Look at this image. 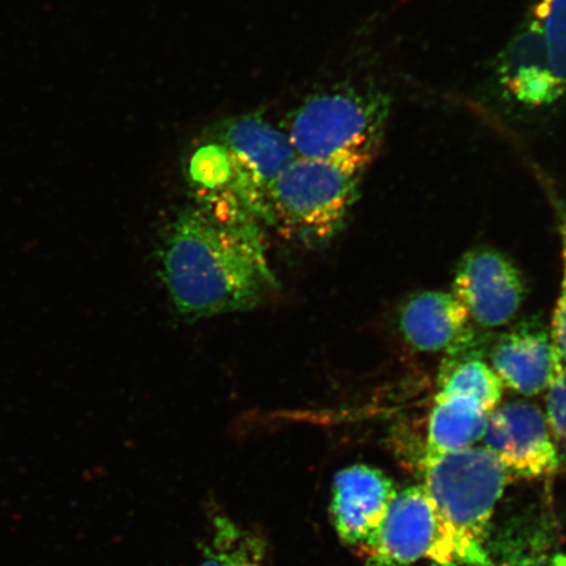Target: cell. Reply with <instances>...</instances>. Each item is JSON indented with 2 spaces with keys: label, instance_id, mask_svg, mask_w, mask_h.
<instances>
[{
  "label": "cell",
  "instance_id": "1",
  "mask_svg": "<svg viewBox=\"0 0 566 566\" xmlns=\"http://www.w3.org/2000/svg\"><path fill=\"white\" fill-rule=\"evenodd\" d=\"M160 279L190 321L244 313L279 289L260 221L229 198H198L176 212L159 245Z\"/></svg>",
  "mask_w": 566,
  "mask_h": 566
},
{
  "label": "cell",
  "instance_id": "2",
  "mask_svg": "<svg viewBox=\"0 0 566 566\" xmlns=\"http://www.w3.org/2000/svg\"><path fill=\"white\" fill-rule=\"evenodd\" d=\"M509 473L490 450L472 448L423 459V488L437 520L431 562L484 566L488 527L504 494Z\"/></svg>",
  "mask_w": 566,
  "mask_h": 566
},
{
  "label": "cell",
  "instance_id": "3",
  "mask_svg": "<svg viewBox=\"0 0 566 566\" xmlns=\"http://www.w3.org/2000/svg\"><path fill=\"white\" fill-rule=\"evenodd\" d=\"M371 163L296 157L268 188L259 221L302 245H324L343 230Z\"/></svg>",
  "mask_w": 566,
  "mask_h": 566
},
{
  "label": "cell",
  "instance_id": "4",
  "mask_svg": "<svg viewBox=\"0 0 566 566\" xmlns=\"http://www.w3.org/2000/svg\"><path fill=\"white\" fill-rule=\"evenodd\" d=\"M389 109V96L379 88L337 86L304 98L281 127L296 157L374 160L385 138Z\"/></svg>",
  "mask_w": 566,
  "mask_h": 566
},
{
  "label": "cell",
  "instance_id": "5",
  "mask_svg": "<svg viewBox=\"0 0 566 566\" xmlns=\"http://www.w3.org/2000/svg\"><path fill=\"white\" fill-rule=\"evenodd\" d=\"M207 136L228 148L237 169L240 201L259 219L268 188L296 158L287 134L250 113L222 119Z\"/></svg>",
  "mask_w": 566,
  "mask_h": 566
},
{
  "label": "cell",
  "instance_id": "6",
  "mask_svg": "<svg viewBox=\"0 0 566 566\" xmlns=\"http://www.w3.org/2000/svg\"><path fill=\"white\" fill-rule=\"evenodd\" d=\"M452 294L483 329L511 323L526 296V283L511 259L491 247L467 252L457 266Z\"/></svg>",
  "mask_w": 566,
  "mask_h": 566
},
{
  "label": "cell",
  "instance_id": "7",
  "mask_svg": "<svg viewBox=\"0 0 566 566\" xmlns=\"http://www.w3.org/2000/svg\"><path fill=\"white\" fill-rule=\"evenodd\" d=\"M399 491L385 472L354 464L332 484L331 518L344 546L369 555L377 547Z\"/></svg>",
  "mask_w": 566,
  "mask_h": 566
},
{
  "label": "cell",
  "instance_id": "8",
  "mask_svg": "<svg viewBox=\"0 0 566 566\" xmlns=\"http://www.w3.org/2000/svg\"><path fill=\"white\" fill-rule=\"evenodd\" d=\"M481 440L515 476H547L560 465L547 417L530 402L514 401L494 408Z\"/></svg>",
  "mask_w": 566,
  "mask_h": 566
},
{
  "label": "cell",
  "instance_id": "9",
  "mask_svg": "<svg viewBox=\"0 0 566 566\" xmlns=\"http://www.w3.org/2000/svg\"><path fill=\"white\" fill-rule=\"evenodd\" d=\"M495 74L504 94L523 108H544L566 95L552 69L546 34L530 15L500 55Z\"/></svg>",
  "mask_w": 566,
  "mask_h": 566
},
{
  "label": "cell",
  "instance_id": "10",
  "mask_svg": "<svg viewBox=\"0 0 566 566\" xmlns=\"http://www.w3.org/2000/svg\"><path fill=\"white\" fill-rule=\"evenodd\" d=\"M490 365L502 386L516 394L546 391L556 367L551 329L537 317L516 323L492 344Z\"/></svg>",
  "mask_w": 566,
  "mask_h": 566
},
{
  "label": "cell",
  "instance_id": "11",
  "mask_svg": "<svg viewBox=\"0 0 566 566\" xmlns=\"http://www.w3.org/2000/svg\"><path fill=\"white\" fill-rule=\"evenodd\" d=\"M437 534L436 514L423 488H407L396 497L377 547L364 566H412L422 558L431 560Z\"/></svg>",
  "mask_w": 566,
  "mask_h": 566
},
{
  "label": "cell",
  "instance_id": "12",
  "mask_svg": "<svg viewBox=\"0 0 566 566\" xmlns=\"http://www.w3.org/2000/svg\"><path fill=\"white\" fill-rule=\"evenodd\" d=\"M470 315L452 293L422 292L402 303L399 328L417 352H450L472 334Z\"/></svg>",
  "mask_w": 566,
  "mask_h": 566
},
{
  "label": "cell",
  "instance_id": "13",
  "mask_svg": "<svg viewBox=\"0 0 566 566\" xmlns=\"http://www.w3.org/2000/svg\"><path fill=\"white\" fill-rule=\"evenodd\" d=\"M491 410L465 396L436 395L431 408L427 452L441 454L472 448L483 438Z\"/></svg>",
  "mask_w": 566,
  "mask_h": 566
},
{
  "label": "cell",
  "instance_id": "14",
  "mask_svg": "<svg viewBox=\"0 0 566 566\" xmlns=\"http://www.w3.org/2000/svg\"><path fill=\"white\" fill-rule=\"evenodd\" d=\"M479 337L463 348L446 353L438 375L437 395L465 396L492 410L500 406L504 386L483 358Z\"/></svg>",
  "mask_w": 566,
  "mask_h": 566
},
{
  "label": "cell",
  "instance_id": "15",
  "mask_svg": "<svg viewBox=\"0 0 566 566\" xmlns=\"http://www.w3.org/2000/svg\"><path fill=\"white\" fill-rule=\"evenodd\" d=\"M265 560L263 536L226 514L211 515L210 534L198 566H265Z\"/></svg>",
  "mask_w": 566,
  "mask_h": 566
},
{
  "label": "cell",
  "instance_id": "16",
  "mask_svg": "<svg viewBox=\"0 0 566 566\" xmlns=\"http://www.w3.org/2000/svg\"><path fill=\"white\" fill-rule=\"evenodd\" d=\"M186 172L196 197L230 198L243 205L239 197L235 165L228 148L218 140L205 136L190 153Z\"/></svg>",
  "mask_w": 566,
  "mask_h": 566
},
{
  "label": "cell",
  "instance_id": "17",
  "mask_svg": "<svg viewBox=\"0 0 566 566\" xmlns=\"http://www.w3.org/2000/svg\"><path fill=\"white\" fill-rule=\"evenodd\" d=\"M528 15L546 34L552 69L566 90V0H534Z\"/></svg>",
  "mask_w": 566,
  "mask_h": 566
},
{
  "label": "cell",
  "instance_id": "18",
  "mask_svg": "<svg viewBox=\"0 0 566 566\" xmlns=\"http://www.w3.org/2000/svg\"><path fill=\"white\" fill-rule=\"evenodd\" d=\"M558 233L562 242L563 279L549 329L556 358L566 367V207L558 208Z\"/></svg>",
  "mask_w": 566,
  "mask_h": 566
},
{
  "label": "cell",
  "instance_id": "19",
  "mask_svg": "<svg viewBox=\"0 0 566 566\" xmlns=\"http://www.w3.org/2000/svg\"><path fill=\"white\" fill-rule=\"evenodd\" d=\"M547 391V421L558 440L566 441V367L558 363Z\"/></svg>",
  "mask_w": 566,
  "mask_h": 566
},
{
  "label": "cell",
  "instance_id": "20",
  "mask_svg": "<svg viewBox=\"0 0 566 566\" xmlns=\"http://www.w3.org/2000/svg\"><path fill=\"white\" fill-rule=\"evenodd\" d=\"M549 566H566V557H557L555 558L554 564Z\"/></svg>",
  "mask_w": 566,
  "mask_h": 566
}]
</instances>
